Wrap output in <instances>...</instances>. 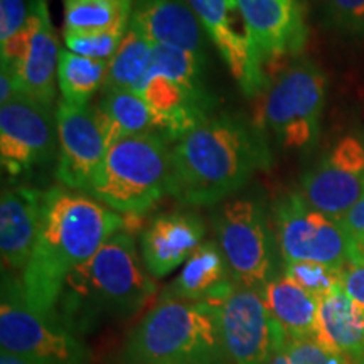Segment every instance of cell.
I'll return each mask as SVG.
<instances>
[{"label": "cell", "instance_id": "6da1fadb", "mask_svg": "<svg viewBox=\"0 0 364 364\" xmlns=\"http://www.w3.org/2000/svg\"><path fill=\"white\" fill-rule=\"evenodd\" d=\"M125 226L124 216L88 194L63 186L46 191L38 241L21 275L29 307L59 322L56 306L68 275Z\"/></svg>", "mask_w": 364, "mask_h": 364}, {"label": "cell", "instance_id": "7a4b0ae2", "mask_svg": "<svg viewBox=\"0 0 364 364\" xmlns=\"http://www.w3.org/2000/svg\"><path fill=\"white\" fill-rule=\"evenodd\" d=\"M268 166L260 132L241 118L209 117L171 147L169 196L186 206H215Z\"/></svg>", "mask_w": 364, "mask_h": 364}, {"label": "cell", "instance_id": "3957f363", "mask_svg": "<svg viewBox=\"0 0 364 364\" xmlns=\"http://www.w3.org/2000/svg\"><path fill=\"white\" fill-rule=\"evenodd\" d=\"M156 294L157 284L144 265L134 235L122 230L68 275L56 317L66 331L83 338L105 324L136 316Z\"/></svg>", "mask_w": 364, "mask_h": 364}, {"label": "cell", "instance_id": "277c9868", "mask_svg": "<svg viewBox=\"0 0 364 364\" xmlns=\"http://www.w3.org/2000/svg\"><path fill=\"white\" fill-rule=\"evenodd\" d=\"M120 364H231L216 306L159 297L127 336Z\"/></svg>", "mask_w": 364, "mask_h": 364}, {"label": "cell", "instance_id": "5b68a950", "mask_svg": "<svg viewBox=\"0 0 364 364\" xmlns=\"http://www.w3.org/2000/svg\"><path fill=\"white\" fill-rule=\"evenodd\" d=\"M159 134L132 135L108 149L88 196L122 216L140 218L169 194L171 147Z\"/></svg>", "mask_w": 364, "mask_h": 364}, {"label": "cell", "instance_id": "8992f818", "mask_svg": "<svg viewBox=\"0 0 364 364\" xmlns=\"http://www.w3.org/2000/svg\"><path fill=\"white\" fill-rule=\"evenodd\" d=\"M0 346L44 364H91V353L81 338L59 322L49 321L29 307L21 277L2 275L0 300Z\"/></svg>", "mask_w": 364, "mask_h": 364}, {"label": "cell", "instance_id": "52a82bcc", "mask_svg": "<svg viewBox=\"0 0 364 364\" xmlns=\"http://www.w3.org/2000/svg\"><path fill=\"white\" fill-rule=\"evenodd\" d=\"M218 245L236 285L263 290L275 279V240L262 204L250 198L223 201L213 215Z\"/></svg>", "mask_w": 364, "mask_h": 364}, {"label": "cell", "instance_id": "ba28073f", "mask_svg": "<svg viewBox=\"0 0 364 364\" xmlns=\"http://www.w3.org/2000/svg\"><path fill=\"white\" fill-rule=\"evenodd\" d=\"M326 75L311 61L290 66L267 91L263 122L284 149H311L321 134Z\"/></svg>", "mask_w": 364, "mask_h": 364}, {"label": "cell", "instance_id": "9c48e42d", "mask_svg": "<svg viewBox=\"0 0 364 364\" xmlns=\"http://www.w3.org/2000/svg\"><path fill=\"white\" fill-rule=\"evenodd\" d=\"M273 215L284 263L317 262L344 268L351 262V245L341 221L317 211L300 193L284 196Z\"/></svg>", "mask_w": 364, "mask_h": 364}, {"label": "cell", "instance_id": "30bf717a", "mask_svg": "<svg viewBox=\"0 0 364 364\" xmlns=\"http://www.w3.org/2000/svg\"><path fill=\"white\" fill-rule=\"evenodd\" d=\"M0 49L2 61L11 63L16 70L22 97L53 108L61 49L46 0L31 2L26 26Z\"/></svg>", "mask_w": 364, "mask_h": 364}, {"label": "cell", "instance_id": "8fae6325", "mask_svg": "<svg viewBox=\"0 0 364 364\" xmlns=\"http://www.w3.org/2000/svg\"><path fill=\"white\" fill-rule=\"evenodd\" d=\"M231 364H267L287 336L273 322L260 290L233 285L215 302Z\"/></svg>", "mask_w": 364, "mask_h": 364}, {"label": "cell", "instance_id": "7c38bea8", "mask_svg": "<svg viewBox=\"0 0 364 364\" xmlns=\"http://www.w3.org/2000/svg\"><path fill=\"white\" fill-rule=\"evenodd\" d=\"M58 152L56 112L21 97L0 105V162L12 177L53 162Z\"/></svg>", "mask_w": 364, "mask_h": 364}, {"label": "cell", "instance_id": "4fadbf2b", "mask_svg": "<svg viewBox=\"0 0 364 364\" xmlns=\"http://www.w3.org/2000/svg\"><path fill=\"white\" fill-rule=\"evenodd\" d=\"M302 198L317 211L343 221L364 194V144L344 136L302 177Z\"/></svg>", "mask_w": 364, "mask_h": 364}, {"label": "cell", "instance_id": "5bb4252c", "mask_svg": "<svg viewBox=\"0 0 364 364\" xmlns=\"http://www.w3.org/2000/svg\"><path fill=\"white\" fill-rule=\"evenodd\" d=\"M56 124L59 184L86 194L110 149L107 136L91 105L80 107L59 100Z\"/></svg>", "mask_w": 364, "mask_h": 364}, {"label": "cell", "instance_id": "9a60e30c", "mask_svg": "<svg viewBox=\"0 0 364 364\" xmlns=\"http://www.w3.org/2000/svg\"><path fill=\"white\" fill-rule=\"evenodd\" d=\"M209 41L238 81L247 97H257L268 88L265 65L250 41L247 29L238 14L230 6V0H188Z\"/></svg>", "mask_w": 364, "mask_h": 364}, {"label": "cell", "instance_id": "2e32d148", "mask_svg": "<svg viewBox=\"0 0 364 364\" xmlns=\"http://www.w3.org/2000/svg\"><path fill=\"white\" fill-rule=\"evenodd\" d=\"M263 65L302 53L307 24L299 0H230Z\"/></svg>", "mask_w": 364, "mask_h": 364}, {"label": "cell", "instance_id": "e0dca14e", "mask_svg": "<svg viewBox=\"0 0 364 364\" xmlns=\"http://www.w3.org/2000/svg\"><path fill=\"white\" fill-rule=\"evenodd\" d=\"M46 191L11 186L0 199V253L4 272L22 275L38 241Z\"/></svg>", "mask_w": 364, "mask_h": 364}, {"label": "cell", "instance_id": "ac0fdd59", "mask_svg": "<svg viewBox=\"0 0 364 364\" xmlns=\"http://www.w3.org/2000/svg\"><path fill=\"white\" fill-rule=\"evenodd\" d=\"M206 235V225L194 213L159 215L140 233V257L154 279H162L179 268Z\"/></svg>", "mask_w": 364, "mask_h": 364}, {"label": "cell", "instance_id": "d6986e66", "mask_svg": "<svg viewBox=\"0 0 364 364\" xmlns=\"http://www.w3.org/2000/svg\"><path fill=\"white\" fill-rule=\"evenodd\" d=\"M129 27L154 46L206 54L208 34L188 0H135Z\"/></svg>", "mask_w": 364, "mask_h": 364}, {"label": "cell", "instance_id": "ffe728a7", "mask_svg": "<svg viewBox=\"0 0 364 364\" xmlns=\"http://www.w3.org/2000/svg\"><path fill=\"white\" fill-rule=\"evenodd\" d=\"M314 339L351 364H364V304L343 289L318 299Z\"/></svg>", "mask_w": 364, "mask_h": 364}, {"label": "cell", "instance_id": "44dd1931", "mask_svg": "<svg viewBox=\"0 0 364 364\" xmlns=\"http://www.w3.org/2000/svg\"><path fill=\"white\" fill-rule=\"evenodd\" d=\"M235 285L218 241H203L161 297L215 304Z\"/></svg>", "mask_w": 364, "mask_h": 364}, {"label": "cell", "instance_id": "7402d4cb", "mask_svg": "<svg viewBox=\"0 0 364 364\" xmlns=\"http://www.w3.org/2000/svg\"><path fill=\"white\" fill-rule=\"evenodd\" d=\"M263 302L277 326L290 339L316 338L318 299L285 275L275 277L262 290Z\"/></svg>", "mask_w": 364, "mask_h": 364}, {"label": "cell", "instance_id": "603a6c76", "mask_svg": "<svg viewBox=\"0 0 364 364\" xmlns=\"http://www.w3.org/2000/svg\"><path fill=\"white\" fill-rule=\"evenodd\" d=\"M108 145L132 135L159 134V120L142 95L127 90L103 91L93 107ZM161 135V134H159Z\"/></svg>", "mask_w": 364, "mask_h": 364}, {"label": "cell", "instance_id": "cb8c5ba5", "mask_svg": "<svg viewBox=\"0 0 364 364\" xmlns=\"http://www.w3.org/2000/svg\"><path fill=\"white\" fill-rule=\"evenodd\" d=\"M154 58V44L129 27L120 48L108 63L103 91L127 90L140 95Z\"/></svg>", "mask_w": 364, "mask_h": 364}, {"label": "cell", "instance_id": "d4e9b609", "mask_svg": "<svg viewBox=\"0 0 364 364\" xmlns=\"http://www.w3.org/2000/svg\"><path fill=\"white\" fill-rule=\"evenodd\" d=\"M108 63L110 61H97L71 53L70 49H61L58 63V86L61 100L86 107L100 86L103 88Z\"/></svg>", "mask_w": 364, "mask_h": 364}, {"label": "cell", "instance_id": "484cf974", "mask_svg": "<svg viewBox=\"0 0 364 364\" xmlns=\"http://www.w3.org/2000/svg\"><path fill=\"white\" fill-rule=\"evenodd\" d=\"M135 0H63L65 33L129 27Z\"/></svg>", "mask_w": 364, "mask_h": 364}, {"label": "cell", "instance_id": "4316f807", "mask_svg": "<svg viewBox=\"0 0 364 364\" xmlns=\"http://www.w3.org/2000/svg\"><path fill=\"white\" fill-rule=\"evenodd\" d=\"M206 63L208 54H196L167 46H154L152 66L149 73L166 76L193 93L208 95V90L204 88Z\"/></svg>", "mask_w": 364, "mask_h": 364}, {"label": "cell", "instance_id": "83f0119b", "mask_svg": "<svg viewBox=\"0 0 364 364\" xmlns=\"http://www.w3.org/2000/svg\"><path fill=\"white\" fill-rule=\"evenodd\" d=\"M282 275L316 299H322L343 289V268L324 265V263L285 262Z\"/></svg>", "mask_w": 364, "mask_h": 364}, {"label": "cell", "instance_id": "f1b7e54d", "mask_svg": "<svg viewBox=\"0 0 364 364\" xmlns=\"http://www.w3.org/2000/svg\"><path fill=\"white\" fill-rule=\"evenodd\" d=\"M129 27H115L108 31H90V33H65L66 49L80 56L110 61L117 49L120 48Z\"/></svg>", "mask_w": 364, "mask_h": 364}, {"label": "cell", "instance_id": "f546056e", "mask_svg": "<svg viewBox=\"0 0 364 364\" xmlns=\"http://www.w3.org/2000/svg\"><path fill=\"white\" fill-rule=\"evenodd\" d=\"M284 349L290 364H351L348 359L331 353L314 338H287Z\"/></svg>", "mask_w": 364, "mask_h": 364}, {"label": "cell", "instance_id": "4dcf8cb0", "mask_svg": "<svg viewBox=\"0 0 364 364\" xmlns=\"http://www.w3.org/2000/svg\"><path fill=\"white\" fill-rule=\"evenodd\" d=\"M33 0H0V46L21 33L29 19Z\"/></svg>", "mask_w": 364, "mask_h": 364}, {"label": "cell", "instance_id": "1f68e13d", "mask_svg": "<svg viewBox=\"0 0 364 364\" xmlns=\"http://www.w3.org/2000/svg\"><path fill=\"white\" fill-rule=\"evenodd\" d=\"M351 245V262L364 260V194L341 221Z\"/></svg>", "mask_w": 364, "mask_h": 364}, {"label": "cell", "instance_id": "d6a6232c", "mask_svg": "<svg viewBox=\"0 0 364 364\" xmlns=\"http://www.w3.org/2000/svg\"><path fill=\"white\" fill-rule=\"evenodd\" d=\"M327 6L338 24L364 34V0H327Z\"/></svg>", "mask_w": 364, "mask_h": 364}, {"label": "cell", "instance_id": "836d02e7", "mask_svg": "<svg viewBox=\"0 0 364 364\" xmlns=\"http://www.w3.org/2000/svg\"><path fill=\"white\" fill-rule=\"evenodd\" d=\"M343 290L353 300L364 304V260H353L343 268Z\"/></svg>", "mask_w": 364, "mask_h": 364}, {"label": "cell", "instance_id": "e575fe53", "mask_svg": "<svg viewBox=\"0 0 364 364\" xmlns=\"http://www.w3.org/2000/svg\"><path fill=\"white\" fill-rule=\"evenodd\" d=\"M21 97L22 93L16 78V70L11 63L2 61L0 65V103H11Z\"/></svg>", "mask_w": 364, "mask_h": 364}, {"label": "cell", "instance_id": "d590c367", "mask_svg": "<svg viewBox=\"0 0 364 364\" xmlns=\"http://www.w3.org/2000/svg\"><path fill=\"white\" fill-rule=\"evenodd\" d=\"M0 364H44V363L36 361V359H31L26 356H19V354L2 351V354H0Z\"/></svg>", "mask_w": 364, "mask_h": 364}, {"label": "cell", "instance_id": "8d00e7d4", "mask_svg": "<svg viewBox=\"0 0 364 364\" xmlns=\"http://www.w3.org/2000/svg\"><path fill=\"white\" fill-rule=\"evenodd\" d=\"M118 364H120V363H118Z\"/></svg>", "mask_w": 364, "mask_h": 364}]
</instances>
